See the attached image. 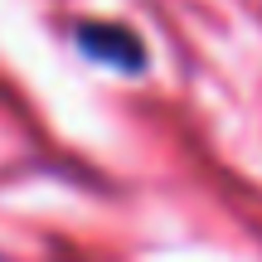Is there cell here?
<instances>
[{
	"mask_svg": "<svg viewBox=\"0 0 262 262\" xmlns=\"http://www.w3.org/2000/svg\"><path fill=\"white\" fill-rule=\"evenodd\" d=\"M78 49H83L93 63H107L117 73H141L146 68V44H141L136 29L126 25H107V19H88V25L73 29Z\"/></svg>",
	"mask_w": 262,
	"mask_h": 262,
	"instance_id": "1",
	"label": "cell"
}]
</instances>
